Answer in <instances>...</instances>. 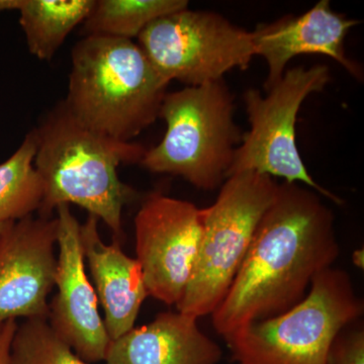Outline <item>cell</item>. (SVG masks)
<instances>
[{
	"instance_id": "8",
	"label": "cell",
	"mask_w": 364,
	"mask_h": 364,
	"mask_svg": "<svg viewBox=\"0 0 364 364\" xmlns=\"http://www.w3.org/2000/svg\"><path fill=\"white\" fill-rule=\"evenodd\" d=\"M139 46L167 82L200 86L247 69L255 56L251 32L221 14L188 7L157 18L139 35Z\"/></svg>"
},
{
	"instance_id": "11",
	"label": "cell",
	"mask_w": 364,
	"mask_h": 364,
	"mask_svg": "<svg viewBox=\"0 0 364 364\" xmlns=\"http://www.w3.org/2000/svg\"><path fill=\"white\" fill-rule=\"evenodd\" d=\"M58 235L57 246V294L49 305L48 322L60 338L87 363L105 360L111 343L98 311V299L85 270L81 243V224L69 205L56 208Z\"/></svg>"
},
{
	"instance_id": "16",
	"label": "cell",
	"mask_w": 364,
	"mask_h": 364,
	"mask_svg": "<svg viewBox=\"0 0 364 364\" xmlns=\"http://www.w3.org/2000/svg\"><path fill=\"white\" fill-rule=\"evenodd\" d=\"M37 136H26L18 149L0 164V222H16L39 212L44 183L35 167Z\"/></svg>"
},
{
	"instance_id": "23",
	"label": "cell",
	"mask_w": 364,
	"mask_h": 364,
	"mask_svg": "<svg viewBox=\"0 0 364 364\" xmlns=\"http://www.w3.org/2000/svg\"><path fill=\"white\" fill-rule=\"evenodd\" d=\"M9 223H11V222H9V223L0 222V236H1L2 232L4 231V229H6V228L7 227V225H9Z\"/></svg>"
},
{
	"instance_id": "13",
	"label": "cell",
	"mask_w": 364,
	"mask_h": 364,
	"mask_svg": "<svg viewBox=\"0 0 364 364\" xmlns=\"http://www.w3.org/2000/svg\"><path fill=\"white\" fill-rule=\"evenodd\" d=\"M98 221L88 215L81 225V243L112 341L133 329L143 301L149 296L138 260L127 255L116 239L112 244L104 243Z\"/></svg>"
},
{
	"instance_id": "5",
	"label": "cell",
	"mask_w": 364,
	"mask_h": 364,
	"mask_svg": "<svg viewBox=\"0 0 364 364\" xmlns=\"http://www.w3.org/2000/svg\"><path fill=\"white\" fill-rule=\"evenodd\" d=\"M363 314L348 273L330 267L316 275L298 305L224 339L239 364H330L335 340Z\"/></svg>"
},
{
	"instance_id": "17",
	"label": "cell",
	"mask_w": 364,
	"mask_h": 364,
	"mask_svg": "<svg viewBox=\"0 0 364 364\" xmlns=\"http://www.w3.org/2000/svg\"><path fill=\"white\" fill-rule=\"evenodd\" d=\"M186 7V0H95L83 28L87 36L133 40L152 21Z\"/></svg>"
},
{
	"instance_id": "18",
	"label": "cell",
	"mask_w": 364,
	"mask_h": 364,
	"mask_svg": "<svg viewBox=\"0 0 364 364\" xmlns=\"http://www.w3.org/2000/svg\"><path fill=\"white\" fill-rule=\"evenodd\" d=\"M9 364H90L79 358L46 318H30L18 325Z\"/></svg>"
},
{
	"instance_id": "15",
	"label": "cell",
	"mask_w": 364,
	"mask_h": 364,
	"mask_svg": "<svg viewBox=\"0 0 364 364\" xmlns=\"http://www.w3.org/2000/svg\"><path fill=\"white\" fill-rule=\"evenodd\" d=\"M95 0H21L18 11L28 51L51 60L72 31L88 18Z\"/></svg>"
},
{
	"instance_id": "4",
	"label": "cell",
	"mask_w": 364,
	"mask_h": 364,
	"mask_svg": "<svg viewBox=\"0 0 364 364\" xmlns=\"http://www.w3.org/2000/svg\"><path fill=\"white\" fill-rule=\"evenodd\" d=\"M159 117L166 123L165 135L146 150L140 164L154 173L181 176L203 191L221 186L243 136L224 80L166 93Z\"/></svg>"
},
{
	"instance_id": "20",
	"label": "cell",
	"mask_w": 364,
	"mask_h": 364,
	"mask_svg": "<svg viewBox=\"0 0 364 364\" xmlns=\"http://www.w3.org/2000/svg\"><path fill=\"white\" fill-rule=\"evenodd\" d=\"M16 328L18 323L14 320L9 321L0 328V364L9 363V351Z\"/></svg>"
},
{
	"instance_id": "12",
	"label": "cell",
	"mask_w": 364,
	"mask_h": 364,
	"mask_svg": "<svg viewBox=\"0 0 364 364\" xmlns=\"http://www.w3.org/2000/svg\"><path fill=\"white\" fill-rule=\"evenodd\" d=\"M359 21L335 13L328 0H321L301 16H289L270 23H260L251 32L255 56L267 61L264 88L279 82L291 59L318 54L338 62L349 73L360 78V68L346 56L347 33Z\"/></svg>"
},
{
	"instance_id": "7",
	"label": "cell",
	"mask_w": 364,
	"mask_h": 364,
	"mask_svg": "<svg viewBox=\"0 0 364 364\" xmlns=\"http://www.w3.org/2000/svg\"><path fill=\"white\" fill-rule=\"evenodd\" d=\"M330 78L328 66H299L286 70L265 95L257 90L246 91L244 104L250 130L242 136L228 177L241 172L280 177L284 182L308 186L342 205L341 198L314 181L296 146L299 109L309 95L324 90Z\"/></svg>"
},
{
	"instance_id": "2",
	"label": "cell",
	"mask_w": 364,
	"mask_h": 364,
	"mask_svg": "<svg viewBox=\"0 0 364 364\" xmlns=\"http://www.w3.org/2000/svg\"><path fill=\"white\" fill-rule=\"evenodd\" d=\"M37 136L35 167L44 183L38 215L52 218L60 205H77L123 237L122 215L136 191L119 179L122 164L140 163L146 149L90 130L59 102L33 129Z\"/></svg>"
},
{
	"instance_id": "19",
	"label": "cell",
	"mask_w": 364,
	"mask_h": 364,
	"mask_svg": "<svg viewBox=\"0 0 364 364\" xmlns=\"http://www.w3.org/2000/svg\"><path fill=\"white\" fill-rule=\"evenodd\" d=\"M330 364H364L363 328L340 333L332 346Z\"/></svg>"
},
{
	"instance_id": "6",
	"label": "cell",
	"mask_w": 364,
	"mask_h": 364,
	"mask_svg": "<svg viewBox=\"0 0 364 364\" xmlns=\"http://www.w3.org/2000/svg\"><path fill=\"white\" fill-rule=\"evenodd\" d=\"M273 177L241 172L228 177L217 200L202 208V235L193 275L177 311L212 315L225 299L263 215L277 196Z\"/></svg>"
},
{
	"instance_id": "1",
	"label": "cell",
	"mask_w": 364,
	"mask_h": 364,
	"mask_svg": "<svg viewBox=\"0 0 364 364\" xmlns=\"http://www.w3.org/2000/svg\"><path fill=\"white\" fill-rule=\"evenodd\" d=\"M334 221L315 191L279 184L226 296L212 313L215 331L225 338L303 301L316 275L338 258Z\"/></svg>"
},
{
	"instance_id": "9",
	"label": "cell",
	"mask_w": 364,
	"mask_h": 364,
	"mask_svg": "<svg viewBox=\"0 0 364 364\" xmlns=\"http://www.w3.org/2000/svg\"><path fill=\"white\" fill-rule=\"evenodd\" d=\"M136 254L148 296L168 306L183 298L202 235V208L151 193L135 217Z\"/></svg>"
},
{
	"instance_id": "14",
	"label": "cell",
	"mask_w": 364,
	"mask_h": 364,
	"mask_svg": "<svg viewBox=\"0 0 364 364\" xmlns=\"http://www.w3.org/2000/svg\"><path fill=\"white\" fill-rule=\"evenodd\" d=\"M219 345L200 331L198 318L186 314L160 313L149 324L133 328L112 340L107 364H217Z\"/></svg>"
},
{
	"instance_id": "10",
	"label": "cell",
	"mask_w": 364,
	"mask_h": 364,
	"mask_svg": "<svg viewBox=\"0 0 364 364\" xmlns=\"http://www.w3.org/2000/svg\"><path fill=\"white\" fill-rule=\"evenodd\" d=\"M58 222L28 217L0 236V328L18 318H46L56 277Z\"/></svg>"
},
{
	"instance_id": "3",
	"label": "cell",
	"mask_w": 364,
	"mask_h": 364,
	"mask_svg": "<svg viewBox=\"0 0 364 364\" xmlns=\"http://www.w3.org/2000/svg\"><path fill=\"white\" fill-rule=\"evenodd\" d=\"M168 85L133 41L86 36L72 49L63 102L86 128L131 142L159 117Z\"/></svg>"
},
{
	"instance_id": "22",
	"label": "cell",
	"mask_w": 364,
	"mask_h": 364,
	"mask_svg": "<svg viewBox=\"0 0 364 364\" xmlns=\"http://www.w3.org/2000/svg\"><path fill=\"white\" fill-rule=\"evenodd\" d=\"M353 262L355 263L356 267H363V250L355 251L353 254Z\"/></svg>"
},
{
	"instance_id": "21",
	"label": "cell",
	"mask_w": 364,
	"mask_h": 364,
	"mask_svg": "<svg viewBox=\"0 0 364 364\" xmlns=\"http://www.w3.org/2000/svg\"><path fill=\"white\" fill-rule=\"evenodd\" d=\"M21 0H0V14L7 11H18Z\"/></svg>"
}]
</instances>
